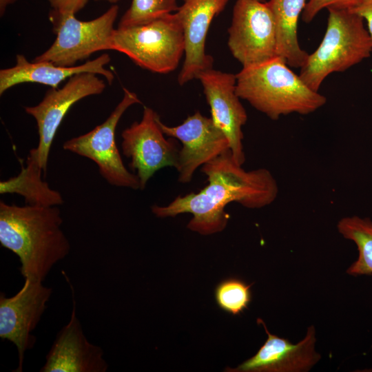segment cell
<instances>
[{
  "mask_svg": "<svg viewBox=\"0 0 372 372\" xmlns=\"http://www.w3.org/2000/svg\"><path fill=\"white\" fill-rule=\"evenodd\" d=\"M176 0H132L118 28L145 24L177 11Z\"/></svg>",
  "mask_w": 372,
  "mask_h": 372,
  "instance_id": "22",
  "label": "cell"
},
{
  "mask_svg": "<svg viewBox=\"0 0 372 372\" xmlns=\"http://www.w3.org/2000/svg\"><path fill=\"white\" fill-rule=\"evenodd\" d=\"M349 9L366 20L372 41V0H360L356 5Z\"/></svg>",
  "mask_w": 372,
  "mask_h": 372,
  "instance_id": "25",
  "label": "cell"
},
{
  "mask_svg": "<svg viewBox=\"0 0 372 372\" xmlns=\"http://www.w3.org/2000/svg\"><path fill=\"white\" fill-rule=\"evenodd\" d=\"M229 0H186L176 12L181 23L185 41V60L178 76L183 85L212 68L213 58L205 53V41L214 17Z\"/></svg>",
  "mask_w": 372,
  "mask_h": 372,
  "instance_id": "14",
  "label": "cell"
},
{
  "mask_svg": "<svg viewBox=\"0 0 372 372\" xmlns=\"http://www.w3.org/2000/svg\"><path fill=\"white\" fill-rule=\"evenodd\" d=\"M267 335V339L258 352L235 369L234 372H304L309 371L320 360L315 350L316 342L314 326L307 329L305 337L297 344L271 333L264 321L257 319Z\"/></svg>",
  "mask_w": 372,
  "mask_h": 372,
  "instance_id": "15",
  "label": "cell"
},
{
  "mask_svg": "<svg viewBox=\"0 0 372 372\" xmlns=\"http://www.w3.org/2000/svg\"><path fill=\"white\" fill-rule=\"evenodd\" d=\"M280 56L244 67L236 74L241 99L272 120L297 113L308 114L323 106L326 97L309 87Z\"/></svg>",
  "mask_w": 372,
  "mask_h": 372,
  "instance_id": "3",
  "label": "cell"
},
{
  "mask_svg": "<svg viewBox=\"0 0 372 372\" xmlns=\"http://www.w3.org/2000/svg\"><path fill=\"white\" fill-rule=\"evenodd\" d=\"M106 87L96 74L82 72L70 77L61 88H51L40 103L25 107L37 125L39 144L32 148L38 162L46 175L48 156L55 134L70 107L87 96L101 94Z\"/></svg>",
  "mask_w": 372,
  "mask_h": 372,
  "instance_id": "9",
  "label": "cell"
},
{
  "mask_svg": "<svg viewBox=\"0 0 372 372\" xmlns=\"http://www.w3.org/2000/svg\"><path fill=\"white\" fill-rule=\"evenodd\" d=\"M44 178L37 156L30 151L25 165H21L20 173L0 182V194H17L23 196L26 205L36 206H59L63 203L61 194L51 189Z\"/></svg>",
  "mask_w": 372,
  "mask_h": 372,
  "instance_id": "19",
  "label": "cell"
},
{
  "mask_svg": "<svg viewBox=\"0 0 372 372\" xmlns=\"http://www.w3.org/2000/svg\"><path fill=\"white\" fill-rule=\"evenodd\" d=\"M57 206H18L0 202V243L15 254L25 279L43 282L70 253Z\"/></svg>",
  "mask_w": 372,
  "mask_h": 372,
  "instance_id": "2",
  "label": "cell"
},
{
  "mask_svg": "<svg viewBox=\"0 0 372 372\" xmlns=\"http://www.w3.org/2000/svg\"><path fill=\"white\" fill-rule=\"evenodd\" d=\"M96 1H107L110 3H115L119 1L120 0H96Z\"/></svg>",
  "mask_w": 372,
  "mask_h": 372,
  "instance_id": "27",
  "label": "cell"
},
{
  "mask_svg": "<svg viewBox=\"0 0 372 372\" xmlns=\"http://www.w3.org/2000/svg\"><path fill=\"white\" fill-rule=\"evenodd\" d=\"M184 1H186V0H183Z\"/></svg>",
  "mask_w": 372,
  "mask_h": 372,
  "instance_id": "28",
  "label": "cell"
},
{
  "mask_svg": "<svg viewBox=\"0 0 372 372\" xmlns=\"http://www.w3.org/2000/svg\"><path fill=\"white\" fill-rule=\"evenodd\" d=\"M158 118L152 108L145 106L141 120L121 134L123 154L130 158L131 169L136 170L141 190L156 172L177 165L179 149L175 141L165 138Z\"/></svg>",
  "mask_w": 372,
  "mask_h": 372,
  "instance_id": "10",
  "label": "cell"
},
{
  "mask_svg": "<svg viewBox=\"0 0 372 372\" xmlns=\"http://www.w3.org/2000/svg\"><path fill=\"white\" fill-rule=\"evenodd\" d=\"M242 280L230 277L221 280L214 290L215 301L223 311L238 316L247 309L251 300V287Z\"/></svg>",
  "mask_w": 372,
  "mask_h": 372,
  "instance_id": "21",
  "label": "cell"
},
{
  "mask_svg": "<svg viewBox=\"0 0 372 372\" xmlns=\"http://www.w3.org/2000/svg\"><path fill=\"white\" fill-rule=\"evenodd\" d=\"M52 8L51 14L62 16L75 14L87 3L88 0H48Z\"/></svg>",
  "mask_w": 372,
  "mask_h": 372,
  "instance_id": "24",
  "label": "cell"
},
{
  "mask_svg": "<svg viewBox=\"0 0 372 372\" xmlns=\"http://www.w3.org/2000/svg\"><path fill=\"white\" fill-rule=\"evenodd\" d=\"M360 0H308L302 13V19L306 23L311 22L317 14L324 8L331 7L351 8Z\"/></svg>",
  "mask_w": 372,
  "mask_h": 372,
  "instance_id": "23",
  "label": "cell"
},
{
  "mask_svg": "<svg viewBox=\"0 0 372 372\" xmlns=\"http://www.w3.org/2000/svg\"><path fill=\"white\" fill-rule=\"evenodd\" d=\"M207 185L198 192L177 196L166 206L154 205L157 217H174L191 214L187 227L202 235L222 231L229 215L225 207L237 203L249 209H259L273 203L278 192L271 172L264 168L246 171L233 158L230 149L200 168Z\"/></svg>",
  "mask_w": 372,
  "mask_h": 372,
  "instance_id": "1",
  "label": "cell"
},
{
  "mask_svg": "<svg viewBox=\"0 0 372 372\" xmlns=\"http://www.w3.org/2000/svg\"><path fill=\"white\" fill-rule=\"evenodd\" d=\"M228 32L229 49L242 68L278 56L276 26L267 2L237 0Z\"/></svg>",
  "mask_w": 372,
  "mask_h": 372,
  "instance_id": "8",
  "label": "cell"
},
{
  "mask_svg": "<svg viewBox=\"0 0 372 372\" xmlns=\"http://www.w3.org/2000/svg\"><path fill=\"white\" fill-rule=\"evenodd\" d=\"M112 50L125 54L151 72H172L185 52L183 30L176 13L142 25L117 28L112 35Z\"/></svg>",
  "mask_w": 372,
  "mask_h": 372,
  "instance_id": "5",
  "label": "cell"
},
{
  "mask_svg": "<svg viewBox=\"0 0 372 372\" xmlns=\"http://www.w3.org/2000/svg\"><path fill=\"white\" fill-rule=\"evenodd\" d=\"M277 32V54L293 68H301L309 54L302 50L298 39V21L306 0H269Z\"/></svg>",
  "mask_w": 372,
  "mask_h": 372,
  "instance_id": "18",
  "label": "cell"
},
{
  "mask_svg": "<svg viewBox=\"0 0 372 372\" xmlns=\"http://www.w3.org/2000/svg\"><path fill=\"white\" fill-rule=\"evenodd\" d=\"M118 6L113 5L105 13L90 21H81L75 14H51L56 39L34 61H50L57 65L74 66L98 51L112 50L114 24Z\"/></svg>",
  "mask_w": 372,
  "mask_h": 372,
  "instance_id": "6",
  "label": "cell"
},
{
  "mask_svg": "<svg viewBox=\"0 0 372 372\" xmlns=\"http://www.w3.org/2000/svg\"><path fill=\"white\" fill-rule=\"evenodd\" d=\"M340 234L353 241L358 249V257L347 269L353 276L372 275V220L358 216H347L339 220Z\"/></svg>",
  "mask_w": 372,
  "mask_h": 372,
  "instance_id": "20",
  "label": "cell"
},
{
  "mask_svg": "<svg viewBox=\"0 0 372 372\" xmlns=\"http://www.w3.org/2000/svg\"><path fill=\"white\" fill-rule=\"evenodd\" d=\"M110 61V55L104 53L81 65L61 66L50 61L29 62L24 55L19 54L13 67L0 70V95L12 87L23 83H37L57 88L63 81L82 72L101 75L111 84L114 76L105 68Z\"/></svg>",
  "mask_w": 372,
  "mask_h": 372,
  "instance_id": "17",
  "label": "cell"
},
{
  "mask_svg": "<svg viewBox=\"0 0 372 372\" xmlns=\"http://www.w3.org/2000/svg\"><path fill=\"white\" fill-rule=\"evenodd\" d=\"M103 349L85 335L76 316V302L69 322L58 332L41 372H105L108 364Z\"/></svg>",
  "mask_w": 372,
  "mask_h": 372,
  "instance_id": "16",
  "label": "cell"
},
{
  "mask_svg": "<svg viewBox=\"0 0 372 372\" xmlns=\"http://www.w3.org/2000/svg\"><path fill=\"white\" fill-rule=\"evenodd\" d=\"M136 103H141L137 95L123 88L121 101L103 123L85 134L68 140L63 148L93 161L101 176L111 185L140 189L137 175L125 167L115 141L116 128L121 116Z\"/></svg>",
  "mask_w": 372,
  "mask_h": 372,
  "instance_id": "7",
  "label": "cell"
},
{
  "mask_svg": "<svg viewBox=\"0 0 372 372\" xmlns=\"http://www.w3.org/2000/svg\"><path fill=\"white\" fill-rule=\"evenodd\" d=\"M198 79L210 107L211 119L227 136L235 161L245 163L242 126L247 112L236 92V74L210 68L200 72Z\"/></svg>",
  "mask_w": 372,
  "mask_h": 372,
  "instance_id": "13",
  "label": "cell"
},
{
  "mask_svg": "<svg viewBox=\"0 0 372 372\" xmlns=\"http://www.w3.org/2000/svg\"><path fill=\"white\" fill-rule=\"evenodd\" d=\"M52 289L43 282L25 279L14 296L0 295V338L13 343L18 353L16 372L23 371L25 352L34 347L37 338L32 334L47 308Z\"/></svg>",
  "mask_w": 372,
  "mask_h": 372,
  "instance_id": "11",
  "label": "cell"
},
{
  "mask_svg": "<svg viewBox=\"0 0 372 372\" xmlns=\"http://www.w3.org/2000/svg\"><path fill=\"white\" fill-rule=\"evenodd\" d=\"M327 27L318 48L309 54L299 74L303 82L318 92L324 80L343 72L371 55L372 41L364 19L348 8L331 7Z\"/></svg>",
  "mask_w": 372,
  "mask_h": 372,
  "instance_id": "4",
  "label": "cell"
},
{
  "mask_svg": "<svg viewBox=\"0 0 372 372\" xmlns=\"http://www.w3.org/2000/svg\"><path fill=\"white\" fill-rule=\"evenodd\" d=\"M17 0H0V14L3 16L7 7L14 3Z\"/></svg>",
  "mask_w": 372,
  "mask_h": 372,
  "instance_id": "26",
  "label": "cell"
},
{
  "mask_svg": "<svg viewBox=\"0 0 372 372\" xmlns=\"http://www.w3.org/2000/svg\"><path fill=\"white\" fill-rule=\"evenodd\" d=\"M164 134L179 140V149L176 169L178 180L181 183L192 181L196 170L229 149L225 134L208 118L196 111L177 126H168L158 118Z\"/></svg>",
  "mask_w": 372,
  "mask_h": 372,
  "instance_id": "12",
  "label": "cell"
}]
</instances>
